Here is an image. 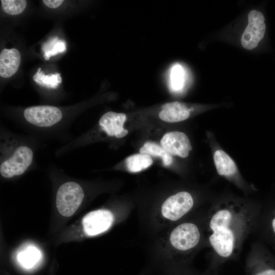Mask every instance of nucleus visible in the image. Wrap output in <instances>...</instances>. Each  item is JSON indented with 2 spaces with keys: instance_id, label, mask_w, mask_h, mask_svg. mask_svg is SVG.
I'll list each match as a JSON object with an SVG mask.
<instances>
[{
  "instance_id": "obj_1",
  "label": "nucleus",
  "mask_w": 275,
  "mask_h": 275,
  "mask_svg": "<svg viewBox=\"0 0 275 275\" xmlns=\"http://www.w3.org/2000/svg\"><path fill=\"white\" fill-rule=\"evenodd\" d=\"M261 205L245 199L223 198L206 210L205 234L210 249L207 269L211 271L235 260L248 237L253 233Z\"/></svg>"
},
{
  "instance_id": "obj_2",
  "label": "nucleus",
  "mask_w": 275,
  "mask_h": 275,
  "mask_svg": "<svg viewBox=\"0 0 275 275\" xmlns=\"http://www.w3.org/2000/svg\"><path fill=\"white\" fill-rule=\"evenodd\" d=\"M206 210L199 218L183 221L171 231L169 243L174 252L173 271L189 268L193 256L201 248L208 247L205 226Z\"/></svg>"
},
{
  "instance_id": "obj_3",
  "label": "nucleus",
  "mask_w": 275,
  "mask_h": 275,
  "mask_svg": "<svg viewBox=\"0 0 275 275\" xmlns=\"http://www.w3.org/2000/svg\"><path fill=\"white\" fill-rule=\"evenodd\" d=\"M244 270L246 275H275V254L262 242L254 241L246 258Z\"/></svg>"
},
{
  "instance_id": "obj_4",
  "label": "nucleus",
  "mask_w": 275,
  "mask_h": 275,
  "mask_svg": "<svg viewBox=\"0 0 275 275\" xmlns=\"http://www.w3.org/2000/svg\"><path fill=\"white\" fill-rule=\"evenodd\" d=\"M196 202L191 194L180 191L169 197L161 206L162 216L171 222L181 220L195 208Z\"/></svg>"
},
{
  "instance_id": "obj_5",
  "label": "nucleus",
  "mask_w": 275,
  "mask_h": 275,
  "mask_svg": "<svg viewBox=\"0 0 275 275\" xmlns=\"http://www.w3.org/2000/svg\"><path fill=\"white\" fill-rule=\"evenodd\" d=\"M84 194L81 187L75 182H66L59 188L56 205L59 213L66 217L72 215L81 204Z\"/></svg>"
},
{
  "instance_id": "obj_6",
  "label": "nucleus",
  "mask_w": 275,
  "mask_h": 275,
  "mask_svg": "<svg viewBox=\"0 0 275 275\" xmlns=\"http://www.w3.org/2000/svg\"><path fill=\"white\" fill-rule=\"evenodd\" d=\"M253 234L259 240L269 246L275 254V204L261 208Z\"/></svg>"
},
{
  "instance_id": "obj_7",
  "label": "nucleus",
  "mask_w": 275,
  "mask_h": 275,
  "mask_svg": "<svg viewBox=\"0 0 275 275\" xmlns=\"http://www.w3.org/2000/svg\"><path fill=\"white\" fill-rule=\"evenodd\" d=\"M33 158V152L30 148L20 146L11 157L1 163L0 173L6 178L21 175L31 165Z\"/></svg>"
},
{
  "instance_id": "obj_8",
  "label": "nucleus",
  "mask_w": 275,
  "mask_h": 275,
  "mask_svg": "<svg viewBox=\"0 0 275 275\" xmlns=\"http://www.w3.org/2000/svg\"><path fill=\"white\" fill-rule=\"evenodd\" d=\"M248 24L242 35V47L251 50L257 46L263 39L266 29L265 18L259 11L253 10L248 14Z\"/></svg>"
},
{
  "instance_id": "obj_9",
  "label": "nucleus",
  "mask_w": 275,
  "mask_h": 275,
  "mask_svg": "<svg viewBox=\"0 0 275 275\" xmlns=\"http://www.w3.org/2000/svg\"><path fill=\"white\" fill-rule=\"evenodd\" d=\"M25 119L30 123L40 127H48L58 123L62 118L61 111L49 105L28 107L23 112Z\"/></svg>"
},
{
  "instance_id": "obj_10",
  "label": "nucleus",
  "mask_w": 275,
  "mask_h": 275,
  "mask_svg": "<svg viewBox=\"0 0 275 275\" xmlns=\"http://www.w3.org/2000/svg\"><path fill=\"white\" fill-rule=\"evenodd\" d=\"M114 221L113 213L106 209H98L91 211L82 219L85 234L90 236L101 234L107 231Z\"/></svg>"
},
{
  "instance_id": "obj_11",
  "label": "nucleus",
  "mask_w": 275,
  "mask_h": 275,
  "mask_svg": "<svg viewBox=\"0 0 275 275\" xmlns=\"http://www.w3.org/2000/svg\"><path fill=\"white\" fill-rule=\"evenodd\" d=\"M161 146L170 155L185 158L192 150L188 136L183 132L171 131L166 133L160 141Z\"/></svg>"
},
{
  "instance_id": "obj_12",
  "label": "nucleus",
  "mask_w": 275,
  "mask_h": 275,
  "mask_svg": "<svg viewBox=\"0 0 275 275\" xmlns=\"http://www.w3.org/2000/svg\"><path fill=\"white\" fill-rule=\"evenodd\" d=\"M126 120V116L124 113L108 112L101 117L99 124L108 135L121 138L128 132L123 127Z\"/></svg>"
},
{
  "instance_id": "obj_13",
  "label": "nucleus",
  "mask_w": 275,
  "mask_h": 275,
  "mask_svg": "<svg viewBox=\"0 0 275 275\" xmlns=\"http://www.w3.org/2000/svg\"><path fill=\"white\" fill-rule=\"evenodd\" d=\"M21 61L19 51L15 49H4L0 54V75L9 78L18 70Z\"/></svg>"
},
{
  "instance_id": "obj_14",
  "label": "nucleus",
  "mask_w": 275,
  "mask_h": 275,
  "mask_svg": "<svg viewBox=\"0 0 275 275\" xmlns=\"http://www.w3.org/2000/svg\"><path fill=\"white\" fill-rule=\"evenodd\" d=\"M161 107L159 117L166 122H180L189 116V111L186 106L178 101L166 103Z\"/></svg>"
},
{
  "instance_id": "obj_15",
  "label": "nucleus",
  "mask_w": 275,
  "mask_h": 275,
  "mask_svg": "<svg viewBox=\"0 0 275 275\" xmlns=\"http://www.w3.org/2000/svg\"><path fill=\"white\" fill-rule=\"evenodd\" d=\"M213 159L219 175L232 178L237 173V167L232 159L223 150H217L214 153Z\"/></svg>"
},
{
  "instance_id": "obj_16",
  "label": "nucleus",
  "mask_w": 275,
  "mask_h": 275,
  "mask_svg": "<svg viewBox=\"0 0 275 275\" xmlns=\"http://www.w3.org/2000/svg\"><path fill=\"white\" fill-rule=\"evenodd\" d=\"M125 163L129 171L136 173L149 167L152 164L153 160L148 154L139 153L127 157Z\"/></svg>"
},
{
  "instance_id": "obj_17",
  "label": "nucleus",
  "mask_w": 275,
  "mask_h": 275,
  "mask_svg": "<svg viewBox=\"0 0 275 275\" xmlns=\"http://www.w3.org/2000/svg\"><path fill=\"white\" fill-rule=\"evenodd\" d=\"M140 153L149 155L159 157L162 159L165 166H170L172 161V155L169 154L161 146L154 142H147L140 148Z\"/></svg>"
},
{
  "instance_id": "obj_18",
  "label": "nucleus",
  "mask_w": 275,
  "mask_h": 275,
  "mask_svg": "<svg viewBox=\"0 0 275 275\" xmlns=\"http://www.w3.org/2000/svg\"><path fill=\"white\" fill-rule=\"evenodd\" d=\"M40 258L39 251L35 247L29 246L21 251L18 255L20 264L24 268L33 267Z\"/></svg>"
},
{
  "instance_id": "obj_19",
  "label": "nucleus",
  "mask_w": 275,
  "mask_h": 275,
  "mask_svg": "<svg viewBox=\"0 0 275 275\" xmlns=\"http://www.w3.org/2000/svg\"><path fill=\"white\" fill-rule=\"evenodd\" d=\"M33 79L41 86L53 89L56 88L62 81L60 74L45 75L40 68L38 69L37 72L33 76Z\"/></svg>"
},
{
  "instance_id": "obj_20",
  "label": "nucleus",
  "mask_w": 275,
  "mask_h": 275,
  "mask_svg": "<svg viewBox=\"0 0 275 275\" xmlns=\"http://www.w3.org/2000/svg\"><path fill=\"white\" fill-rule=\"evenodd\" d=\"M2 7L5 12L10 15L21 13L26 6L24 0H2Z\"/></svg>"
},
{
  "instance_id": "obj_21",
  "label": "nucleus",
  "mask_w": 275,
  "mask_h": 275,
  "mask_svg": "<svg viewBox=\"0 0 275 275\" xmlns=\"http://www.w3.org/2000/svg\"><path fill=\"white\" fill-rule=\"evenodd\" d=\"M184 71L179 65L173 67L171 74V80L172 88L175 90L182 88L184 81Z\"/></svg>"
},
{
  "instance_id": "obj_22",
  "label": "nucleus",
  "mask_w": 275,
  "mask_h": 275,
  "mask_svg": "<svg viewBox=\"0 0 275 275\" xmlns=\"http://www.w3.org/2000/svg\"><path fill=\"white\" fill-rule=\"evenodd\" d=\"M66 49L65 43L62 41L59 40L57 43L54 45L52 50L45 52L44 54V58L45 60H49V59L59 53L64 52Z\"/></svg>"
},
{
  "instance_id": "obj_23",
  "label": "nucleus",
  "mask_w": 275,
  "mask_h": 275,
  "mask_svg": "<svg viewBox=\"0 0 275 275\" xmlns=\"http://www.w3.org/2000/svg\"><path fill=\"white\" fill-rule=\"evenodd\" d=\"M213 271L207 269L203 272H197L191 270L190 268L175 271L173 272V275H212Z\"/></svg>"
},
{
  "instance_id": "obj_24",
  "label": "nucleus",
  "mask_w": 275,
  "mask_h": 275,
  "mask_svg": "<svg viewBox=\"0 0 275 275\" xmlns=\"http://www.w3.org/2000/svg\"><path fill=\"white\" fill-rule=\"evenodd\" d=\"M59 40V39L56 37L50 40L49 42L44 43L42 46L43 52L45 53L52 50L54 45Z\"/></svg>"
},
{
  "instance_id": "obj_25",
  "label": "nucleus",
  "mask_w": 275,
  "mask_h": 275,
  "mask_svg": "<svg viewBox=\"0 0 275 275\" xmlns=\"http://www.w3.org/2000/svg\"><path fill=\"white\" fill-rule=\"evenodd\" d=\"M63 0H43V3L47 7L50 8H56L59 7L63 3Z\"/></svg>"
},
{
  "instance_id": "obj_26",
  "label": "nucleus",
  "mask_w": 275,
  "mask_h": 275,
  "mask_svg": "<svg viewBox=\"0 0 275 275\" xmlns=\"http://www.w3.org/2000/svg\"><path fill=\"white\" fill-rule=\"evenodd\" d=\"M212 275H219L218 270H215L213 271Z\"/></svg>"
}]
</instances>
